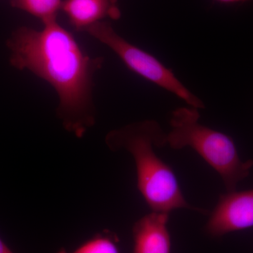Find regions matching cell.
<instances>
[{
    "label": "cell",
    "mask_w": 253,
    "mask_h": 253,
    "mask_svg": "<svg viewBox=\"0 0 253 253\" xmlns=\"http://www.w3.org/2000/svg\"><path fill=\"white\" fill-rule=\"evenodd\" d=\"M195 108H179L172 113V129L167 134L168 144L173 149L191 147L221 176L226 192L236 191L240 181L249 175L253 161H241L234 141L226 134L199 123Z\"/></svg>",
    "instance_id": "obj_3"
},
{
    "label": "cell",
    "mask_w": 253,
    "mask_h": 253,
    "mask_svg": "<svg viewBox=\"0 0 253 253\" xmlns=\"http://www.w3.org/2000/svg\"><path fill=\"white\" fill-rule=\"evenodd\" d=\"M217 1H221V2L232 3L238 2V1H247V0H217Z\"/></svg>",
    "instance_id": "obj_11"
},
{
    "label": "cell",
    "mask_w": 253,
    "mask_h": 253,
    "mask_svg": "<svg viewBox=\"0 0 253 253\" xmlns=\"http://www.w3.org/2000/svg\"><path fill=\"white\" fill-rule=\"evenodd\" d=\"M253 227V189L221 195L206 225L209 235L220 237Z\"/></svg>",
    "instance_id": "obj_5"
},
{
    "label": "cell",
    "mask_w": 253,
    "mask_h": 253,
    "mask_svg": "<svg viewBox=\"0 0 253 253\" xmlns=\"http://www.w3.org/2000/svg\"><path fill=\"white\" fill-rule=\"evenodd\" d=\"M58 253H121L118 239L113 233L104 231L80 245L71 252L61 250Z\"/></svg>",
    "instance_id": "obj_9"
},
{
    "label": "cell",
    "mask_w": 253,
    "mask_h": 253,
    "mask_svg": "<svg viewBox=\"0 0 253 253\" xmlns=\"http://www.w3.org/2000/svg\"><path fill=\"white\" fill-rule=\"evenodd\" d=\"M169 213L151 212L136 221L132 229L131 253H170L168 229Z\"/></svg>",
    "instance_id": "obj_6"
},
{
    "label": "cell",
    "mask_w": 253,
    "mask_h": 253,
    "mask_svg": "<svg viewBox=\"0 0 253 253\" xmlns=\"http://www.w3.org/2000/svg\"><path fill=\"white\" fill-rule=\"evenodd\" d=\"M43 25L41 31L21 27L11 34L6 42L10 63L53 86L59 96L56 114L63 127L76 137H83L96 123L93 76L104 60L88 56L57 19Z\"/></svg>",
    "instance_id": "obj_1"
},
{
    "label": "cell",
    "mask_w": 253,
    "mask_h": 253,
    "mask_svg": "<svg viewBox=\"0 0 253 253\" xmlns=\"http://www.w3.org/2000/svg\"><path fill=\"white\" fill-rule=\"evenodd\" d=\"M0 253H14L0 238Z\"/></svg>",
    "instance_id": "obj_10"
},
{
    "label": "cell",
    "mask_w": 253,
    "mask_h": 253,
    "mask_svg": "<svg viewBox=\"0 0 253 253\" xmlns=\"http://www.w3.org/2000/svg\"><path fill=\"white\" fill-rule=\"evenodd\" d=\"M105 141L113 152L126 150L134 158L138 190L153 212L169 213L183 208L208 212L186 201L172 168L155 152L154 147L168 144L167 134L156 121L147 120L114 129Z\"/></svg>",
    "instance_id": "obj_2"
},
{
    "label": "cell",
    "mask_w": 253,
    "mask_h": 253,
    "mask_svg": "<svg viewBox=\"0 0 253 253\" xmlns=\"http://www.w3.org/2000/svg\"><path fill=\"white\" fill-rule=\"evenodd\" d=\"M14 8L40 18L43 23L56 19L63 0H9Z\"/></svg>",
    "instance_id": "obj_8"
},
{
    "label": "cell",
    "mask_w": 253,
    "mask_h": 253,
    "mask_svg": "<svg viewBox=\"0 0 253 253\" xmlns=\"http://www.w3.org/2000/svg\"><path fill=\"white\" fill-rule=\"evenodd\" d=\"M85 32L109 46L133 72L176 95L191 107L204 109L202 100L191 92L170 70L152 55L133 45L120 36L111 23L100 21L88 28Z\"/></svg>",
    "instance_id": "obj_4"
},
{
    "label": "cell",
    "mask_w": 253,
    "mask_h": 253,
    "mask_svg": "<svg viewBox=\"0 0 253 253\" xmlns=\"http://www.w3.org/2000/svg\"><path fill=\"white\" fill-rule=\"evenodd\" d=\"M61 10L77 31H85L105 18L118 20L121 16L118 0H63Z\"/></svg>",
    "instance_id": "obj_7"
}]
</instances>
